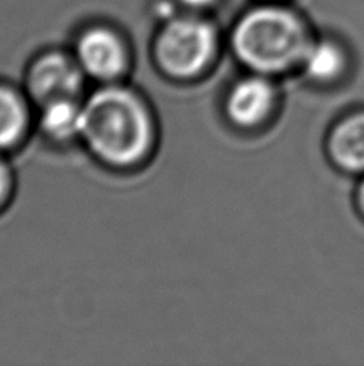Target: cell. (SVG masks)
I'll return each mask as SVG.
<instances>
[{
	"label": "cell",
	"mask_w": 364,
	"mask_h": 366,
	"mask_svg": "<svg viewBox=\"0 0 364 366\" xmlns=\"http://www.w3.org/2000/svg\"><path fill=\"white\" fill-rule=\"evenodd\" d=\"M316 34L303 15L283 4H265L239 18L233 49L247 66L265 74L300 68Z\"/></svg>",
	"instance_id": "1"
},
{
	"label": "cell",
	"mask_w": 364,
	"mask_h": 366,
	"mask_svg": "<svg viewBox=\"0 0 364 366\" xmlns=\"http://www.w3.org/2000/svg\"><path fill=\"white\" fill-rule=\"evenodd\" d=\"M81 135L100 159L127 166L146 154L153 126L145 104L132 92L106 87L95 92L84 107Z\"/></svg>",
	"instance_id": "2"
},
{
	"label": "cell",
	"mask_w": 364,
	"mask_h": 366,
	"mask_svg": "<svg viewBox=\"0 0 364 366\" xmlns=\"http://www.w3.org/2000/svg\"><path fill=\"white\" fill-rule=\"evenodd\" d=\"M217 49L213 26L199 16H178L162 28L156 51L162 68L186 77L203 71Z\"/></svg>",
	"instance_id": "3"
},
{
	"label": "cell",
	"mask_w": 364,
	"mask_h": 366,
	"mask_svg": "<svg viewBox=\"0 0 364 366\" xmlns=\"http://www.w3.org/2000/svg\"><path fill=\"white\" fill-rule=\"evenodd\" d=\"M298 69L316 87L340 89L355 76V50L340 36L316 34Z\"/></svg>",
	"instance_id": "4"
},
{
	"label": "cell",
	"mask_w": 364,
	"mask_h": 366,
	"mask_svg": "<svg viewBox=\"0 0 364 366\" xmlns=\"http://www.w3.org/2000/svg\"><path fill=\"white\" fill-rule=\"evenodd\" d=\"M324 152L339 174L352 179L364 175V103L335 117L326 134Z\"/></svg>",
	"instance_id": "5"
},
{
	"label": "cell",
	"mask_w": 364,
	"mask_h": 366,
	"mask_svg": "<svg viewBox=\"0 0 364 366\" xmlns=\"http://www.w3.org/2000/svg\"><path fill=\"white\" fill-rule=\"evenodd\" d=\"M79 66L95 79L111 81L126 69L127 54L121 37L108 28H90L77 42Z\"/></svg>",
	"instance_id": "6"
},
{
	"label": "cell",
	"mask_w": 364,
	"mask_h": 366,
	"mask_svg": "<svg viewBox=\"0 0 364 366\" xmlns=\"http://www.w3.org/2000/svg\"><path fill=\"white\" fill-rule=\"evenodd\" d=\"M81 66L61 54H49L36 61L29 74V90L39 103L74 98L82 87Z\"/></svg>",
	"instance_id": "7"
},
{
	"label": "cell",
	"mask_w": 364,
	"mask_h": 366,
	"mask_svg": "<svg viewBox=\"0 0 364 366\" xmlns=\"http://www.w3.org/2000/svg\"><path fill=\"white\" fill-rule=\"evenodd\" d=\"M276 94L271 84L262 77H249L233 87L226 111L239 126H256L270 116Z\"/></svg>",
	"instance_id": "8"
},
{
	"label": "cell",
	"mask_w": 364,
	"mask_h": 366,
	"mask_svg": "<svg viewBox=\"0 0 364 366\" xmlns=\"http://www.w3.org/2000/svg\"><path fill=\"white\" fill-rule=\"evenodd\" d=\"M84 107H79L74 98H60L44 104L42 129L55 140H69L82 134Z\"/></svg>",
	"instance_id": "9"
},
{
	"label": "cell",
	"mask_w": 364,
	"mask_h": 366,
	"mask_svg": "<svg viewBox=\"0 0 364 366\" xmlns=\"http://www.w3.org/2000/svg\"><path fill=\"white\" fill-rule=\"evenodd\" d=\"M26 108L15 92L0 87V148H9L19 140L26 129Z\"/></svg>",
	"instance_id": "10"
},
{
	"label": "cell",
	"mask_w": 364,
	"mask_h": 366,
	"mask_svg": "<svg viewBox=\"0 0 364 366\" xmlns=\"http://www.w3.org/2000/svg\"><path fill=\"white\" fill-rule=\"evenodd\" d=\"M352 204H353V211L356 214V217H358L364 224V175L355 179Z\"/></svg>",
	"instance_id": "11"
},
{
	"label": "cell",
	"mask_w": 364,
	"mask_h": 366,
	"mask_svg": "<svg viewBox=\"0 0 364 366\" xmlns=\"http://www.w3.org/2000/svg\"><path fill=\"white\" fill-rule=\"evenodd\" d=\"M10 189V174L9 169L5 167V164L0 161V204H2L4 199L6 198Z\"/></svg>",
	"instance_id": "12"
},
{
	"label": "cell",
	"mask_w": 364,
	"mask_h": 366,
	"mask_svg": "<svg viewBox=\"0 0 364 366\" xmlns=\"http://www.w3.org/2000/svg\"><path fill=\"white\" fill-rule=\"evenodd\" d=\"M178 2L190 10H204L211 9V6L216 5L218 0H178Z\"/></svg>",
	"instance_id": "13"
}]
</instances>
